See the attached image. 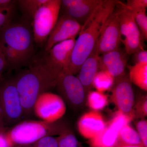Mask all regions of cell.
I'll use <instances>...</instances> for the list:
<instances>
[{"label": "cell", "instance_id": "cell-28", "mask_svg": "<svg viewBox=\"0 0 147 147\" xmlns=\"http://www.w3.org/2000/svg\"><path fill=\"white\" fill-rule=\"evenodd\" d=\"M32 145L30 147H58L57 137L46 136Z\"/></svg>", "mask_w": 147, "mask_h": 147}, {"label": "cell", "instance_id": "cell-26", "mask_svg": "<svg viewBox=\"0 0 147 147\" xmlns=\"http://www.w3.org/2000/svg\"><path fill=\"white\" fill-rule=\"evenodd\" d=\"M134 19L141 34L142 40L147 39V16L146 9L134 12Z\"/></svg>", "mask_w": 147, "mask_h": 147}, {"label": "cell", "instance_id": "cell-1", "mask_svg": "<svg viewBox=\"0 0 147 147\" xmlns=\"http://www.w3.org/2000/svg\"><path fill=\"white\" fill-rule=\"evenodd\" d=\"M59 74L50 68L44 59L33 62L29 68L20 71L14 81L24 114L30 115L38 97L56 87Z\"/></svg>", "mask_w": 147, "mask_h": 147}, {"label": "cell", "instance_id": "cell-9", "mask_svg": "<svg viewBox=\"0 0 147 147\" xmlns=\"http://www.w3.org/2000/svg\"><path fill=\"white\" fill-rule=\"evenodd\" d=\"M55 87L61 97L71 108L81 107L86 100V96L83 85L78 77L71 74H61Z\"/></svg>", "mask_w": 147, "mask_h": 147}, {"label": "cell", "instance_id": "cell-30", "mask_svg": "<svg viewBox=\"0 0 147 147\" xmlns=\"http://www.w3.org/2000/svg\"><path fill=\"white\" fill-rule=\"evenodd\" d=\"M136 127L138 133L145 147H147V121L146 120H142L137 123Z\"/></svg>", "mask_w": 147, "mask_h": 147}, {"label": "cell", "instance_id": "cell-23", "mask_svg": "<svg viewBox=\"0 0 147 147\" xmlns=\"http://www.w3.org/2000/svg\"><path fill=\"white\" fill-rule=\"evenodd\" d=\"M47 0H21L17 1L24 16L33 19L38 9Z\"/></svg>", "mask_w": 147, "mask_h": 147}, {"label": "cell", "instance_id": "cell-11", "mask_svg": "<svg viewBox=\"0 0 147 147\" xmlns=\"http://www.w3.org/2000/svg\"><path fill=\"white\" fill-rule=\"evenodd\" d=\"M121 42L118 9L116 10L115 7L105 21L98 40V52L100 55L116 50Z\"/></svg>", "mask_w": 147, "mask_h": 147}, {"label": "cell", "instance_id": "cell-4", "mask_svg": "<svg viewBox=\"0 0 147 147\" xmlns=\"http://www.w3.org/2000/svg\"><path fill=\"white\" fill-rule=\"evenodd\" d=\"M33 33L26 24H7L0 31V44L8 46L20 55L27 62L34 53Z\"/></svg>", "mask_w": 147, "mask_h": 147}, {"label": "cell", "instance_id": "cell-2", "mask_svg": "<svg viewBox=\"0 0 147 147\" xmlns=\"http://www.w3.org/2000/svg\"><path fill=\"white\" fill-rule=\"evenodd\" d=\"M118 1L102 0L82 26L76 40L67 73H78L81 66L92 52L105 21L115 8Z\"/></svg>", "mask_w": 147, "mask_h": 147}, {"label": "cell", "instance_id": "cell-12", "mask_svg": "<svg viewBox=\"0 0 147 147\" xmlns=\"http://www.w3.org/2000/svg\"><path fill=\"white\" fill-rule=\"evenodd\" d=\"M75 41V38L67 40L54 45L44 59L47 65L59 74L68 72Z\"/></svg>", "mask_w": 147, "mask_h": 147}, {"label": "cell", "instance_id": "cell-6", "mask_svg": "<svg viewBox=\"0 0 147 147\" xmlns=\"http://www.w3.org/2000/svg\"><path fill=\"white\" fill-rule=\"evenodd\" d=\"M119 11L121 42L127 55L143 48L141 34L134 19V12L121 2L117 4Z\"/></svg>", "mask_w": 147, "mask_h": 147}, {"label": "cell", "instance_id": "cell-14", "mask_svg": "<svg viewBox=\"0 0 147 147\" xmlns=\"http://www.w3.org/2000/svg\"><path fill=\"white\" fill-rule=\"evenodd\" d=\"M102 0H62L60 11L83 26Z\"/></svg>", "mask_w": 147, "mask_h": 147}, {"label": "cell", "instance_id": "cell-15", "mask_svg": "<svg viewBox=\"0 0 147 147\" xmlns=\"http://www.w3.org/2000/svg\"><path fill=\"white\" fill-rule=\"evenodd\" d=\"M125 50L119 47L100 55L98 70L107 71L115 79L125 74L127 56Z\"/></svg>", "mask_w": 147, "mask_h": 147}, {"label": "cell", "instance_id": "cell-24", "mask_svg": "<svg viewBox=\"0 0 147 147\" xmlns=\"http://www.w3.org/2000/svg\"><path fill=\"white\" fill-rule=\"evenodd\" d=\"M58 147H84L69 129L57 137Z\"/></svg>", "mask_w": 147, "mask_h": 147}, {"label": "cell", "instance_id": "cell-17", "mask_svg": "<svg viewBox=\"0 0 147 147\" xmlns=\"http://www.w3.org/2000/svg\"><path fill=\"white\" fill-rule=\"evenodd\" d=\"M99 57L96 44L90 55L82 64L78 72L77 77L84 87L86 96L93 87L94 79L98 71Z\"/></svg>", "mask_w": 147, "mask_h": 147}, {"label": "cell", "instance_id": "cell-32", "mask_svg": "<svg viewBox=\"0 0 147 147\" xmlns=\"http://www.w3.org/2000/svg\"><path fill=\"white\" fill-rule=\"evenodd\" d=\"M134 61L136 63H147V51L144 48L134 53Z\"/></svg>", "mask_w": 147, "mask_h": 147}, {"label": "cell", "instance_id": "cell-7", "mask_svg": "<svg viewBox=\"0 0 147 147\" xmlns=\"http://www.w3.org/2000/svg\"><path fill=\"white\" fill-rule=\"evenodd\" d=\"M0 107L7 123L16 122L24 114L14 79H7L0 84Z\"/></svg>", "mask_w": 147, "mask_h": 147}, {"label": "cell", "instance_id": "cell-25", "mask_svg": "<svg viewBox=\"0 0 147 147\" xmlns=\"http://www.w3.org/2000/svg\"><path fill=\"white\" fill-rule=\"evenodd\" d=\"M132 119L120 111H118L107 125L119 132L124 126L129 124Z\"/></svg>", "mask_w": 147, "mask_h": 147}, {"label": "cell", "instance_id": "cell-19", "mask_svg": "<svg viewBox=\"0 0 147 147\" xmlns=\"http://www.w3.org/2000/svg\"><path fill=\"white\" fill-rule=\"evenodd\" d=\"M129 77L131 82L141 89L147 90V63H136L128 66Z\"/></svg>", "mask_w": 147, "mask_h": 147}, {"label": "cell", "instance_id": "cell-21", "mask_svg": "<svg viewBox=\"0 0 147 147\" xmlns=\"http://www.w3.org/2000/svg\"><path fill=\"white\" fill-rule=\"evenodd\" d=\"M118 143L129 145L143 144L138 132L129 124L124 126L119 131Z\"/></svg>", "mask_w": 147, "mask_h": 147}, {"label": "cell", "instance_id": "cell-31", "mask_svg": "<svg viewBox=\"0 0 147 147\" xmlns=\"http://www.w3.org/2000/svg\"><path fill=\"white\" fill-rule=\"evenodd\" d=\"M13 9L0 7V31L11 21Z\"/></svg>", "mask_w": 147, "mask_h": 147}, {"label": "cell", "instance_id": "cell-5", "mask_svg": "<svg viewBox=\"0 0 147 147\" xmlns=\"http://www.w3.org/2000/svg\"><path fill=\"white\" fill-rule=\"evenodd\" d=\"M60 0H47L38 9L33 19L35 42L41 44L47 40L57 23L60 12Z\"/></svg>", "mask_w": 147, "mask_h": 147}, {"label": "cell", "instance_id": "cell-10", "mask_svg": "<svg viewBox=\"0 0 147 147\" xmlns=\"http://www.w3.org/2000/svg\"><path fill=\"white\" fill-rule=\"evenodd\" d=\"M111 98L118 111L130 117L132 119L134 118V93L128 75L125 74L115 79L112 88Z\"/></svg>", "mask_w": 147, "mask_h": 147}, {"label": "cell", "instance_id": "cell-18", "mask_svg": "<svg viewBox=\"0 0 147 147\" xmlns=\"http://www.w3.org/2000/svg\"><path fill=\"white\" fill-rule=\"evenodd\" d=\"M119 132L106 125L96 137L90 139L92 147H115L118 141Z\"/></svg>", "mask_w": 147, "mask_h": 147}, {"label": "cell", "instance_id": "cell-16", "mask_svg": "<svg viewBox=\"0 0 147 147\" xmlns=\"http://www.w3.org/2000/svg\"><path fill=\"white\" fill-rule=\"evenodd\" d=\"M106 125L105 120L99 112L92 111L81 117L77 123V128L83 137L91 139L100 134Z\"/></svg>", "mask_w": 147, "mask_h": 147}, {"label": "cell", "instance_id": "cell-34", "mask_svg": "<svg viewBox=\"0 0 147 147\" xmlns=\"http://www.w3.org/2000/svg\"><path fill=\"white\" fill-rule=\"evenodd\" d=\"M8 67V64L5 57L0 49V79H1L3 72Z\"/></svg>", "mask_w": 147, "mask_h": 147}, {"label": "cell", "instance_id": "cell-27", "mask_svg": "<svg viewBox=\"0 0 147 147\" xmlns=\"http://www.w3.org/2000/svg\"><path fill=\"white\" fill-rule=\"evenodd\" d=\"M134 117L144 118L147 116V97L146 95L139 98L133 108Z\"/></svg>", "mask_w": 147, "mask_h": 147}, {"label": "cell", "instance_id": "cell-8", "mask_svg": "<svg viewBox=\"0 0 147 147\" xmlns=\"http://www.w3.org/2000/svg\"><path fill=\"white\" fill-rule=\"evenodd\" d=\"M65 102L60 96L50 92H45L37 98L33 112L41 121L54 123L65 114Z\"/></svg>", "mask_w": 147, "mask_h": 147}, {"label": "cell", "instance_id": "cell-35", "mask_svg": "<svg viewBox=\"0 0 147 147\" xmlns=\"http://www.w3.org/2000/svg\"><path fill=\"white\" fill-rule=\"evenodd\" d=\"M115 147H145L143 144L129 145L118 143Z\"/></svg>", "mask_w": 147, "mask_h": 147}, {"label": "cell", "instance_id": "cell-29", "mask_svg": "<svg viewBox=\"0 0 147 147\" xmlns=\"http://www.w3.org/2000/svg\"><path fill=\"white\" fill-rule=\"evenodd\" d=\"M125 5L133 12L146 9L147 7V0H128Z\"/></svg>", "mask_w": 147, "mask_h": 147}, {"label": "cell", "instance_id": "cell-13", "mask_svg": "<svg viewBox=\"0 0 147 147\" xmlns=\"http://www.w3.org/2000/svg\"><path fill=\"white\" fill-rule=\"evenodd\" d=\"M82 26L64 14L59 16L55 27L46 40L45 50L48 52L57 43L74 39L82 30Z\"/></svg>", "mask_w": 147, "mask_h": 147}, {"label": "cell", "instance_id": "cell-20", "mask_svg": "<svg viewBox=\"0 0 147 147\" xmlns=\"http://www.w3.org/2000/svg\"><path fill=\"white\" fill-rule=\"evenodd\" d=\"M115 79L107 71L98 70L93 82V87L97 91L103 92L112 89Z\"/></svg>", "mask_w": 147, "mask_h": 147}, {"label": "cell", "instance_id": "cell-3", "mask_svg": "<svg viewBox=\"0 0 147 147\" xmlns=\"http://www.w3.org/2000/svg\"><path fill=\"white\" fill-rule=\"evenodd\" d=\"M69 129L65 123L42 121H24L7 132L14 145L29 146L46 136L59 135Z\"/></svg>", "mask_w": 147, "mask_h": 147}, {"label": "cell", "instance_id": "cell-33", "mask_svg": "<svg viewBox=\"0 0 147 147\" xmlns=\"http://www.w3.org/2000/svg\"><path fill=\"white\" fill-rule=\"evenodd\" d=\"M14 145L7 133L0 131V147H13Z\"/></svg>", "mask_w": 147, "mask_h": 147}, {"label": "cell", "instance_id": "cell-22", "mask_svg": "<svg viewBox=\"0 0 147 147\" xmlns=\"http://www.w3.org/2000/svg\"><path fill=\"white\" fill-rule=\"evenodd\" d=\"M86 97L88 105L93 111L98 112L102 110L108 103L107 96L97 91H90Z\"/></svg>", "mask_w": 147, "mask_h": 147}]
</instances>
